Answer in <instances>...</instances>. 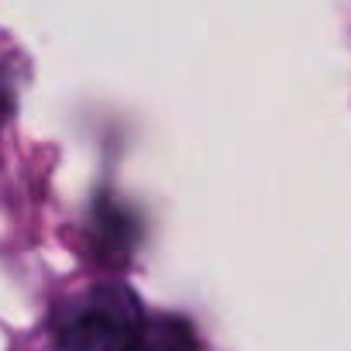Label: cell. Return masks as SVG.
I'll return each instance as SVG.
<instances>
[{
    "label": "cell",
    "mask_w": 351,
    "mask_h": 351,
    "mask_svg": "<svg viewBox=\"0 0 351 351\" xmlns=\"http://www.w3.org/2000/svg\"><path fill=\"white\" fill-rule=\"evenodd\" d=\"M134 351H200V337L186 317L155 313V317H145Z\"/></svg>",
    "instance_id": "cell-3"
},
{
    "label": "cell",
    "mask_w": 351,
    "mask_h": 351,
    "mask_svg": "<svg viewBox=\"0 0 351 351\" xmlns=\"http://www.w3.org/2000/svg\"><path fill=\"white\" fill-rule=\"evenodd\" d=\"M145 317L124 282H97L56 310L52 341L56 351H134Z\"/></svg>",
    "instance_id": "cell-1"
},
{
    "label": "cell",
    "mask_w": 351,
    "mask_h": 351,
    "mask_svg": "<svg viewBox=\"0 0 351 351\" xmlns=\"http://www.w3.org/2000/svg\"><path fill=\"white\" fill-rule=\"evenodd\" d=\"M138 238H141V224H138V214L131 207L117 204L114 197H104L93 207V214H90V245L100 255V262H110V265L128 262Z\"/></svg>",
    "instance_id": "cell-2"
},
{
    "label": "cell",
    "mask_w": 351,
    "mask_h": 351,
    "mask_svg": "<svg viewBox=\"0 0 351 351\" xmlns=\"http://www.w3.org/2000/svg\"><path fill=\"white\" fill-rule=\"evenodd\" d=\"M11 104H14V100H11V93L4 90V80H0V114H8V110H11Z\"/></svg>",
    "instance_id": "cell-4"
}]
</instances>
